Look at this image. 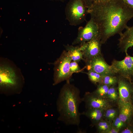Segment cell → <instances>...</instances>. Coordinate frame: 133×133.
<instances>
[{
  "label": "cell",
  "instance_id": "obj_1",
  "mask_svg": "<svg viewBox=\"0 0 133 133\" xmlns=\"http://www.w3.org/2000/svg\"><path fill=\"white\" fill-rule=\"evenodd\" d=\"M88 12L98 26L102 44L111 37L121 34L133 18V9L122 0L94 2Z\"/></svg>",
  "mask_w": 133,
  "mask_h": 133
},
{
  "label": "cell",
  "instance_id": "obj_2",
  "mask_svg": "<svg viewBox=\"0 0 133 133\" xmlns=\"http://www.w3.org/2000/svg\"><path fill=\"white\" fill-rule=\"evenodd\" d=\"M79 89L71 84L69 80L61 89L56 102L58 120L67 125L78 126L80 123L79 105L82 102Z\"/></svg>",
  "mask_w": 133,
  "mask_h": 133
},
{
  "label": "cell",
  "instance_id": "obj_3",
  "mask_svg": "<svg viewBox=\"0 0 133 133\" xmlns=\"http://www.w3.org/2000/svg\"><path fill=\"white\" fill-rule=\"evenodd\" d=\"M24 79L20 69L12 61L7 58L0 59V89L6 95L18 94L21 92Z\"/></svg>",
  "mask_w": 133,
  "mask_h": 133
},
{
  "label": "cell",
  "instance_id": "obj_4",
  "mask_svg": "<svg viewBox=\"0 0 133 133\" xmlns=\"http://www.w3.org/2000/svg\"><path fill=\"white\" fill-rule=\"evenodd\" d=\"M65 13L70 25L76 26L84 21L88 8L84 0H70L66 5Z\"/></svg>",
  "mask_w": 133,
  "mask_h": 133
},
{
  "label": "cell",
  "instance_id": "obj_5",
  "mask_svg": "<svg viewBox=\"0 0 133 133\" xmlns=\"http://www.w3.org/2000/svg\"><path fill=\"white\" fill-rule=\"evenodd\" d=\"M72 61L69 54L66 50H64L54 63L53 85L70 80L72 75L70 68Z\"/></svg>",
  "mask_w": 133,
  "mask_h": 133
},
{
  "label": "cell",
  "instance_id": "obj_6",
  "mask_svg": "<svg viewBox=\"0 0 133 133\" xmlns=\"http://www.w3.org/2000/svg\"><path fill=\"white\" fill-rule=\"evenodd\" d=\"M111 66L114 74L121 76L131 81L133 77V56L128 54L123 60L112 61Z\"/></svg>",
  "mask_w": 133,
  "mask_h": 133
},
{
  "label": "cell",
  "instance_id": "obj_7",
  "mask_svg": "<svg viewBox=\"0 0 133 133\" xmlns=\"http://www.w3.org/2000/svg\"><path fill=\"white\" fill-rule=\"evenodd\" d=\"M99 36L100 35L98 26L90 18L84 27H81L79 28L77 36L72 44L81 45Z\"/></svg>",
  "mask_w": 133,
  "mask_h": 133
},
{
  "label": "cell",
  "instance_id": "obj_8",
  "mask_svg": "<svg viewBox=\"0 0 133 133\" xmlns=\"http://www.w3.org/2000/svg\"><path fill=\"white\" fill-rule=\"evenodd\" d=\"M86 109L95 108L106 110L112 107V102L105 98L100 97L92 92H85L82 98Z\"/></svg>",
  "mask_w": 133,
  "mask_h": 133
},
{
  "label": "cell",
  "instance_id": "obj_9",
  "mask_svg": "<svg viewBox=\"0 0 133 133\" xmlns=\"http://www.w3.org/2000/svg\"><path fill=\"white\" fill-rule=\"evenodd\" d=\"M100 38L98 36L90 41L80 45L85 62L101 54Z\"/></svg>",
  "mask_w": 133,
  "mask_h": 133
},
{
  "label": "cell",
  "instance_id": "obj_10",
  "mask_svg": "<svg viewBox=\"0 0 133 133\" xmlns=\"http://www.w3.org/2000/svg\"><path fill=\"white\" fill-rule=\"evenodd\" d=\"M87 70H91L102 76L115 75L113 72L111 65L105 61L102 54L100 55L85 62Z\"/></svg>",
  "mask_w": 133,
  "mask_h": 133
},
{
  "label": "cell",
  "instance_id": "obj_11",
  "mask_svg": "<svg viewBox=\"0 0 133 133\" xmlns=\"http://www.w3.org/2000/svg\"><path fill=\"white\" fill-rule=\"evenodd\" d=\"M117 76L118 77L117 88L119 95L117 102L130 101L133 92V83L121 76Z\"/></svg>",
  "mask_w": 133,
  "mask_h": 133
},
{
  "label": "cell",
  "instance_id": "obj_12",
  "mask_svg": "<svg viewBox=\"0 0 133 133\" xmlns=\"http://www.w3.org/2000/svg\"><path fill=\"white\" fill-rule=\"evenodd\" d=\"M126 29L124 32L120 35L118 46L120 50L126 55L128 49L133 46V26H127Z\"/></svg>",
  "mask_w": 133,
  "mask_h": 133
},
{
  "label": "cell",
  "instance_id": "obj_13",
  "mask_svg": "<svg viewBox=\"0 0 133 133\" xmlns=\"http://www.w3.org/2000/svg\"><path fill=\"white\" fill-rule=\"evenodd\" d=\"M117 104L119 117L128 125L131 124L133 116V106L131 101L117 102Z\"/></svg>",
  "mask_w": 133,
  "mask_h": 133
},
{
  "label": "cell",
  "instance_id": "obj_14",
  "mask_svg": "<svg viewBox=\"0 0 133 133\" xmlns=\"http://www.w3.org/2000/svg\"><path fill=\"white\" fill-rule=\"evenodd\" d=\"M105 110L95 109H87L81 113V115L85 116L91 121L92 126L95 125L99 121L103 119Z\"/></svg>",
  "mask_w": 133,
  "mask_h": 133
},
{
  "label": "cell",
  "instance_id": "obj_15",
  "mask_svg": "<svg viewBox=\"0 0 133 133\" xmlns=\"http://www.w3.org/2000/svg\"><path fill=\"white\" fill-rule=\"evenodd\" d=\"M66 50L71 56L72 61L78 63L82 60L84 61L83 54L80 46H74L68 45L65 46Z\"/></svg>",
  "mask_w": 133,
  "mask_h": 133
},
{
  "label": "cell",
  "instance_id": "obj_16",
  "mask_svg": "<svg viewBox=\"0 0 133 133\" xmlns=\"http://www.w3.org/2000/svg\"><path fill=\"white\" fill-rule=\"evenodd\" d=\"M119 113L118 108L110 107L105 110L103 118L104 120L112 123L118 116Z\"/></svg>",
  "mask_w": 133,
  "mask_h": 133
},
{
  "label": "cell",
  "instance_id": "obj_17",
  "mask_svg": "<svg viewBox=\"0 0 133 133\" xmlns=\"http://www.w3.org/2000/svg\"><path fill=\"white\" fill-rule=\"evenodd\" d=\"M116 85L110 87L106 94V98L112 103L117 102L119 95L117 87Z\"/></svg>",
  "mask_w": 133,
  "mask_h": 133
},
{
  "label": "cell",
  "instance_id": "obj_18",
  "mask_svg": "<svg viewBox=\"0 0 133 133\" xmlns=\"http://www.w3.org/2000/svg\"><path fill=\"white\" fill-rule=\"evenodd\" d=\"M118 77L116 75H107L103 76L100 83L106 85L110 87L117 84Z\"/></svg>",
  "mask_w": 133,
  "mask_h": 133
},
{
  "label": "cell",
  "instance_id": "obj_19",
  "mask_svg": "<svg viewBox=\"0 0 133 133\" xmlns=\"http://www.w3.org/2000/svg\"><path fill=\"white\" fill-rule=\"evenodd\" d=\"M95 126L98 133H106L112 127V123L103 119L98 122Z\"/></svg>",
  "mask_w": 133,
  "mask_h": 133
},
{
  "label": "cell",
  "instance_id": "obj_20",
  "mask_svg": "<svg viewBox=\"0 0 133 133\" xmlns=\"http://www.w3.org/2000/svg\"><path fill=\"white\" fill-rule=\"evenodd\" d=\"M85 73L90 81L94 84L97 85L100 83L103 76L102 75L91 70H88Z\"/></svg>",
  "mask_w": 133,
  "mask_h": 133
},
{
  "label": "cell",
  "instance_id": "obj_21",
  "mask_svg": "<svg viewBox=\"0 0 133 133\" xmlns=\"http://www.w3.org/2000/svg\"><path fill=\"white\" fill-rule=\"evenodd\" d=\"M110 87L102 83L98 84L97 89L93 92L99 96L105 98Z\"/></svg>",
  "mask_w": 133,
  "mask_h": 133
},
{
  "label": "cell",
  "instance_id": "obj_22",
  "mask_svg": "<svg viewBox=\"0 0 133 133\" xmlns=\"http://www.w3.org/2000/svg\"><path fill=\"white\" fill-rule=\"evenodd\" d=\"M127 125V124L121 120L118 116L112 123V127L118 129L120 131L126 127Z\"/></svg>",
  "mask_w": 133,
  "mask_h": 133
},
{
  "label": "cell",
  "instance_id": "obj_23",
  "mask_svg": "<svg viewBox=\"0 0 133 133\" xmlns=\"http://www.w3.org/2000/svg\"><path fill=\"white\" fill-rule=\"evenodd\" d=\"M78 63L75 61H72L70 64V71L72 74L74 73L79 72L81 70L79 66Z\"/></svg>",
  "mask_w": 133,
  "mask_h": 133
},
{
  "label": "cell",
  "instance_id": "obj_24",
  "mask_svg": "<svg viewBox=\"0 0 133 133\" xmlns=\"http://www.w3.org/2000/svg\"><path fill=\"white\" fill-rule=\"evenodd\" d=\"M120 133H133V125L131 123L128 125L121 130Z\"/></svg>",
  "mask_w": 133,
  "mask_h": 133
},
{
  "label": "cell",
  "instance_id": "obj_25",
  "mask_svg": "<svg viewBox=\"0 0 133 133\" xmlns=\"http://www.w3.org/2000/svg\"><path fill=\"white\" fill-rule=\"evenodd\" d=\"M120 130L112 127L106 132V133H120Z\"/></svg>",
  "mask_w": 133,
  "mask_h": 133
},
{
  "label": "cell",
  "instance_id": "obj_26",
  "mask_svg": "<svg viewBox=\"0 0 133 133\" xmlns=\"http://www.w3.org/2000/svg\"><path fill=\"white\" fill-rule=\"evenodd\" d=\"M84 0L86 6L88 8L91 6L94 0Z\"/></svg>",
  "mask_w": 133,
  "mask_h": 133
},
{
  "label": "cell",
  "instance_id": "obj_27",
  "mask_svg": "<svg viewBox=\"0 0 133 133\" xmlns=\"http://www.w3.org/2000/svg\"><path fill=\"white\" fill-rule=\"evenodd\" d=\"M127 4L133 9V0H122Z\"/></svg>",
  "mask_w": 133,
  "mask_h": 133
},
{
  "label": "cell",
  "instance_id": "obj_28",
  "mask_svg": "<svg viewBox=\"0 0 133 133\" xmlns=\"http://www.w3.org/2000/svg\"><path fill=\"white\" fill-rule=\"evenodd\" d=\"M110 0H94V2H103Z\"/></svg>",
  "mask_w": 133,
  "mask_h": 133
},
{
  "label": "cell",
  "instance_id": "obj_29",
  "mask_svg": "<svg viewBox=\"0 0 133 133\" xmlns=\"http://www.w3.org/2000/svg\"><path fill=\"white\" fill-rule=\"evenodd\" d=\"M133 83V82H132ZM130 101L133 106V92L132 95L131 99Z\"/></svg>",
  "mask_w": 133,
  "mask_h": 133
},
{
  "label": "cell",
  "instance_id": "obj_30",
  "mask_svg": "<svg viewBox=\"0 0 133 133\" xmlns=\"http://www.w3.org/2000/svg\"><path fill=\"white\" fill-rule=\"evenodd\" d=\"M131 124L133 125V116L132 120V121L131 123Z\"/></svg>",
  "mask_w": 133,
  "mask_h": 133
},
{
  "label": "cell",
  "instance_id": "obj_31",
  "mask_svg": "<svg viewBox=\"0 0 133 133\" xmlns=\"http://www.w3.org/2000/svg\"><path fill=\"white\" fill-rule=\"evenodd\" d=\"M131 80L132 82H133V77L132 78Z\"/></svg>",
  "mask_w": 133,
  "mask_h": 133
},
{
  "label": "cell",
  "instance_id": "obj_32",
  "mask_svg": "<svg viewBox=\"0 0 133 133\" xmlns=\"http://www.w3.org/2000/svg\"><path fill=\"white\" fill-rule=\"evenodd\" d=\"M60 0V1H63L64 0Z\"/></svg>",
  "mask_w": 133,
  "mask_h": 133
}]
</instances>
